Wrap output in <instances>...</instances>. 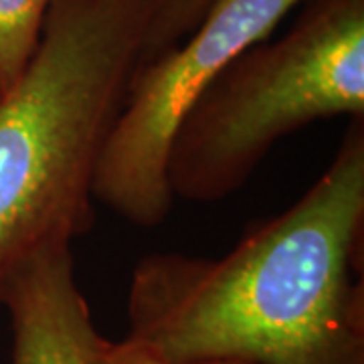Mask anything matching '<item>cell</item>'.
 <instances>
[{"mask_svg": "<svg viewBox=\"0 0 364 364\" xmlns=\"http://www.w3.org/2000/svg\"><path fill=\"white\" fill-rule=\"evenodd\" d=\"M364 116L320 178L219 259L144 257L128 338L172 360L364 364Z\"/></svg>", "mask_w": 364, "mask_h": 364, "instance_id": "cell-1", "label": "cell"}, {"mask_svg": "<svg viewBox=\"0 0 364 364\" xmlns=\"http://www.w3.org/2000/svg\"><path fill=\"white\" fill-rule=\"evenodd\" d=\"M156 0H53L37 51L0 95V284L95 221V172Z\"/></svg>", "mask_w": 364, "mask_h": 364, "instance_id": "cell-2", "label": "cell"}, {"mask_svg": "<svg viewBox=\"0 0 364 364\" xmlns=\"http://www.w3.org/2000/svg\"><path fill=\"white\" fill-rule=\"evenodd\" d=\"M364 116V0H312L296 25L223 69L178 124L174 198L233 195L275 142L326 117Z\"/></svg>", "mask_w": 364, "mask_h": 364, "instance_id": "cell-3", "label": "cell"}, {"mask_svg": "<svg viewBox=\"0 0 364 364\" xmlns=\"http://www.w3.org/2000/svg\"><path fill=\"white\" fill-rule=\"evenodd\" d=\"M301 0H213L182 45L138 65L95 172V203L152 229L174 196L168 154L178 124L225 67L265 41Z\"/></svg>", "mask_w": 364, "mask_h": 364, "instance_id": "cell-4", "label": "cell"}, {"mask_svg": "<svg viewBox=\"0 0 364 364\" xmlns=\"http://www.w3.org/2000/svg\"><path fill=\"white\" fill-rule=\"evenodd\" d=\"M0 304L13 328V364H90L102 334L81 294L71 247L43 251L4 277Z\"/></svg>", "mask_w": 364, "mask_h": 364, "instance_id": "cell-5", "label": "cell"}, {"mask_svg": "<svg viewBox=\"0 0 364 364\" xmlns=\"http://www.w3.org/2000/svg\"><path fill=\"white\" fill-rule=\"evenodd\" d=\"M53 0H0V95L25 73Z\"/></svg>", "mask_w": 364, "mask_h": 364, "instance_id": "cell-6", "label": "cell"}, {"mask_svg": "<svg viewBox=\"0 0 364 364\" xmlns=\"http://www.w3.org/2000/svg\"><path fill=\"white\" fill-rule=\"evenodd\" d=\"M213 0H156L146 31L142 63L184 39L205 16Z\"/></svg>", "mask_w": 364, "mask_h": 364, "instance_id": "cell-7", "label": "cell"}, {"mask_svg": "<svg viewBox=\"0 0 364 364\" xmlns=\"http://www.w3.org/2000/svg\"><path fill=\"white\" fill-rule=\"evenodd\" d=\"M90 364H249L237 360H200V363H186V360H172L162 356L152 348L144 346L136 340L126 338L119 342L102 338L97 340L95 350L91 354Z\"/></svg>", "mask_w": 364, "mask_h": 364, "instance_id": "cell-8", "label": "cell"}]
</instances>
